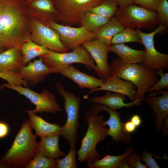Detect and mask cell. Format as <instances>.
<instances>
[{
    "label": "cell",
    "mask_w": 168,
    "mask_h": 168,
    "mask_svg": "<svg viewBox=\"0 0 168 168\" xmlns=\"http://www.w3.org/2000/svg\"><path fill=\"white\" fill-rule=\"evenodd\" d=\"M30 18L21 0H0V41L4 49H21L30 35Z\"/></svg>",
    "instance_id": "6da1fadb"
},
{
    "label": "cell",
    "mask_w": 168,
    "mask_h": 168,
    "mask_svg": "<svg viewBox=\"0 0 168 168\" xmlns=\"http://www.w3.org/2000/svg\"><path fill=\"white\" fill-rule=\"evenodd\" d=\"M95 104L90 107L85 115L84 120L88 123V127L77 152V160L80 162H86L87 167L100 159L96 146L105 140L108 129L103 124V115L98 114L104 110V105Z\"/></svg>",
    "instance_id": "7a4b0ae2"
},
{
    "label": "cell",
    "mask_w": 168,
    "mask_h": 168,
    "mask_svg": "<svg viewBox=\"0 0 168 168\" xmlns=\"http://www.w3.org/2000/svg\"><path fill=\"white\" fill-rule=\"evenodd\" d=\"M32 129L29 119L23 122L12 145L1 161L12 168H26L38 152L36 137L33 134Z\"/></svg>",
    "instance_id": "3957f363"
},
{
    "label": "cell",
    "mask_w": 168,
    "mask_h": 168,
    "mask_svg": "<svg viewBox=\"0 0 168 168\" xmlns=\"http://www.w3.org/2000/svg\"><path fill=\"white\" fill-rule=\"evenodd\" d=\"M110 66L111 75L129 81L137 88L133 101L143 98L148 89L159 79L156 71L142 63H126L118 57L113 60Z\"/></svg>",
    "instance_id": "277c9868"
},
{
    "label": "cell",
    "mask_w": 168,
    "mask_h": 168,
    "mask_svg": "<svg viewBox=\"0 0 168 168\" xmlns=\"http://www.w3.org/2000/svg\"><path fill=\"white\" fill-rule=\"evenodd\" d=\"M55 88L57 93L64 100L63 108L67 114L66 121L61 127L60 135L69 142L70 147H75L80 127L78 119L81 98L73 92L66 91L60 82L57 83Z\"/></svg>",
    "instance_id": "5b68a950"
},
{
    "label": "cell",
    "mask_w": 168,
    "mask_h": 168,
    "mask_svg": "<svg viewBox=\"0 0 168 168\" xmlns=\"http://www.w3.org/2000/svg\"><path fill=\"white\" fill-rule=\"evenodd\" d=\"M41 57L44 63L52 73H59L73 63L84 65L89 70H94L96 65L89 53L81 45L71 52L58 53L50 50Z\"/></svg>",
    "instance_id": "8992f818"
},
{
    "label": "cell",
    "mask_w": 168,
    "mask_h": 168,
    "mask_svg": "<svg viewBox=\"0 0 168 168\" xmlns=\"http://www.w3.org/2000/svg\"><path fill=\"white\" fill-rule=\"evenodd\" d=\"M115 17L124 28H144L153 30L159 24L156 11L151 10L133 3L119 7Z\"/></svg>",
    "instance_id": "52a82bcc"
},
{
    "label": "cell",
    "mask_w": 168,
    "mask_h": 168,
    "mask_svg": "<svg viewBox=\"0 0 168 168\" xmlns=\"http://www.w3.org/2000/svg\"><path fill=\"white\" fill-rule=\"evenodd\" d=\"M60 24L81 26L84 14L102 0H53Z\"/></svg>",
    "instance_id": "ba28073f"
},
{
    "label": "cell",
    "mask_w": 168,
    "mask_h": 168,
    "mask_svg": "<svg viewBox=\"0 0 168 168\" xmlns=\"http://www.w3.org/2000/svg\"><path fill=\"white\" fill-rule=\"evenodd\" d=\"M4 87L15 91L28 99L30 102L35 106V109L30 110L35 114L45 112L54 114L57 112L62 111L56 99L55 94L47 90L37 93L27 86L10 85L7 83L2 84L1 88Z\"/></svg>",
    "instance_id": "9c48e42d"
},
{
    "label": "cell",
    "mask_w": 168,
    "mask_h": 168,
    "mask_svg": "<svg viewBox=\"0 0 168 168\" xmlns=\"http://www.w3.org/2000/svg\"><path fill=\"white\" fill-rule=\"evenodd\" d=\"M29 30L31 39L36 44L56 52H68L60 40L59 34L52 28L30 18Z\"/></svg>",
    "instance_id": "30bf717a"
},
{
    "label": "cell",
    "mask_w": 168,
    "mask_h": 168,
    "mask_svg": "<svg viewBox=\"0 0 168 168\" xmlns=\"http://www.w3.org/2000/svg\"><path fill=\"white\" fill-rule=\"evenodd\" d=\"M167 27L160 25L154 30L149 33L143 32L138 28H136L145 48V54L142 63L147 68L158 71L168 68V54L161 53L155 49L154 37L157 33L164 31Z\"/></svg>",
    "instance_id": "8fae6325"
},
{
    "label": "cell",
    "mask_w": 168,
    "mask_h": 168,
    "mask_svg": "<svg viewBox=\"0 0 168 168\" xmlns=\"http://www.w3.org/2000/svg\"><path fill=\"white\" fill-rule=\"evenodd\" d=\"M47 26L59 34L60 40L68 51L72 50L87 41L95 40L94 33L83 26L75 27L49 21Z\"/></svg>",
    "instance_id": "7c38bea8"
},
{
    "label": "cell",
    "mask_w": 168,
    "mask_h": 168,
    "mask_svg": "<svg viewBox=\"0 0 168 168\" xmlns=\"http://www.w3.org/2000/svg\"><path fill=\"white\" fill-rule=\"evenodd\" d=\"M22 3L25 12L30 18L47 26L50 21L59 22L53 0H25Z\"/></svg>",
    "instance_id": "4fadbf2b"
},
{
    "label": "cell",
    "mask_w": 168,
    "mask_h": 168,
    "mask_svg": "<svg viewBox=\"0 0 168 168\" xmlns=\"http://www.w3.org/2000/svg\"><path fill=\"white\" fill-rule=\"evenodd\" d=\"M82 45L88 51L96 63L94 70L100 78L104 79L111 76V68L107 60L110 45L96 39L86 42Z\"/></svg>",
    "instance_id": "5bb4252c"
},
{
    "label": "cell",
    "mask_w": 168,
    "mask_h": 168,
    "mask_svg": "<svg viewBox=\"0 0 168 168\" xmlns=\"http://www.w3.org/2000/svg\"><path fill=\"white\" fill-rule=\"evenodd\" d=\"M18 72L27 85L31 86L43 81L48 74L52 73L41 57L30 62L25 66H21Z\"/></svg>",
    "instance_id": "9a60e30c"
},
{
    "label": "cell",
    "mask_w": 168,
    "mask_h": 168,
    "mask_svg": "<svg viewBox=\"0 0 168 168\" xmlns=\"http://www.w3.org/2000/svg\"><path fill=\"white\" fill-rule=\"evenodd\" d=\"M104 110L107 111L110 117L107 121H104L103 123L105 126L108 125L109 128L107 136L112 138V140L109 143L115 141L116 142H120L124 144L131 142L132 141L131 134L127 133L124 128V123L120 119V114L116 110L111 109L104 105Z\"/></svg>",
    "instance_id": "2e32d148"
},
{
    "label": "cell",
    "mask_w": 168,
    "mask_h": 168,
    "mask_svg": "<svg viewBox=\"0 0 168 168\" xmlns=\"http://www.w3.org/2000/svg\"><path fill=\"white\" fill-rule=\"evenodd\" d=\"M156 92L151 93L144 100L146 104L150 105L153 111L155 128L158 132L163 121L168 116V92L166 90L160 91L158 96H156Z\"/></svg>",
    "instance_id": "e0dca14e"
},
{
    "label": "cell",
    "mask_w": 168,
    "mask_h": 168,
    "mask_svg": "<svg viewBox=\"0 0 168 168\" xmlns=\"http://www.w3.org/2000/svg\"><path fill=\"white\" fill-rule=\"evenodd\" d=\"M102 86L90 90L88 94L99 91H106L120 93L127 96L133 101L136 92L135 86L131 82L123 80L116 76L111 75L103 79Z\"/></svg>",
    "instance_id": "ac0fdd59"
},
{
    "label": "cell",
    "mask_w": 168,
    "mask_h": 168,
    "mask_svg": "<svg viewBox=\"0 0 168 168\" xmlns=\"http://www.w3.org/2000/svg\"><path fill=\"white\" fill-rule=\"evenodd\" d=\"M59 73L71 79L80 88H85L90 90L101 86L103 80L98 79L80 71L72 65L62 71Z\"/></svg>",
    "instance_id": "d6986e66"
},
{
    "label": "cell",
    "mask_w": 168,
    "mask_h": 168,
    "mask_svg": "<svg viewBox=\"0 0 168 168\" xmlns=\"http://www.w3.org/2000/svg\"><path fill=\"white\" fill-rule=\"evenodd\" d=\"M147 96L129 103H125L124 101L126 100L125 95L115 92L112 94L110 91H107L105 96H95L89 99V101L90 102L103 105L111 109L116 110L123 107L129 108L135 105H140L142 103V101Z\"/></svg>",
    "instance_id": "ffe728a7"
},
{
    "label": "cell",
    "mask_w": 168,
    "mask_h": 168,
    "mask_svg": "<svg viewBox=\"0 0 168 168\" xmlns=\"http://www.w3.org/2000/svg\"><path fill=\"white\" fill-rule=\"evenodd\" d=\"M26 112L28 114L31 125L35 131V134L36 137L41 138L52 135H60L61 127L59 124L49 123L30 110Z\"/></svg>",
    "instance_id": "44dd1931"
},
{
    "label": "cell",
    "mask_w": 168,
    "mask_h": 168,
    "mask_svg": "<svg viewBox=\"0 0 168 168\" xmlns=\"http://www.w3.org/2000/svg\"><path fill=\"white\" fill-rule=\"evenodd\" d=\"M22 57L20 48H11L0 53V72H18L21 66Z\"/></svg>",
    "instance_id": "7402d4cb"
},
{
    "label": "cell",
    "mask_w": 168,
    "mask_h": 168,
    "mask_svg": "<svg viewBox=\"0 0 168 168\" xmlns=\"http://www.w3.org/2000/svg\"><path fill=\"white\" fill-rule=\"evenodd\" d=\"M109 50L116 54L123 62L131 64L142 63L145 54V50H135L123 44H111Z\"/></svg>",
    "instance_id": "603a6c76"
},
{
    "label": "cell",
    "mask_w": 168,
    "mask_h": 168,
    "mask_svg": "<svg viewBox=\"0 0 168 168\" xmlns=\"http://www.w3.org/2000/svg\"><path fill=\"white\" fill-rule=\"evenodd\" d=\"M60 135H54L41 138V140L38 142V152L48 157L55 159L64 156L65 152L60 149L59 144Z\"/></svg>",
    "instance_id": "cb8c5ba5"
},
{
    "label": "cell",
    "mask_w": 168,
    "mask_h": 168,
    "mask_svg": "<svg viewBox=\"0 0 168 168\" xmlns=\"http://www.w3.org/2000/svg\"><path fill=\"white\" fill-rule=\"evenodd\" d=\"M124 28L115 16H113L94 33L95 39L100 40L107 45H110L111 44L113 37Z\"/></svg>",
    "instance_id": "d4e9b609"
},
{
    "label": "cell",
    "mask_w": 168,
    "mask_h": 168,
    "mask_svg": "<svg viewBox=\"0 0 168 168\" xmlns=\"http://www.w3.org/2000/svg\"><path fill=\"white\" fill-rule=\"evenodd\" d=\"M20 49L22 57L21 65L23 66L26 65L32 59L45 54L50 50L34 42L30 35L22 44Z\"/></svg>",
    "instance_id": "484cf974"
},
{
    "label": "cell",
    "mask_w": 168,
    "mask_h": 168,
    "mask_svg": "<svg viewBox=\"0 0 168 168\" xmlns=\"http://www.w3.org/2000/svg\"><path fill=\"white\" fill-rule=\"evenodd\" d=\"M134 150L133 147L128 148L122 154L111 156L108 154L90 164L87 167L91 168H117L120 163L126 158Z\"/></svg>",
    "instance_id": "4316f807"
},
{
    "label": "cell",
    "mask_w": 168,
    "mask_h": 168,
    "mask_svg": "<svg viewBox=\"0 0 168 168\" xmlns=\"http://www.w3.org/2000/svg\"><path fill=\"white\" fill-rule=\"evenodd\" d=\"M111 18L95 14L88 11L83 17L81 26L84 27L90 32L94 33Z\"/></svg>",
    "instance_id": "83f0119b"
},
{
    "label": "cell",
    "mask_w": 168,
    "mask_h": 168,
    "mask_svg": "<svg viewBox=\"0 0 168 168\" xmlns=\"http://www.w3.org/2000/svg\"><path fill=\"white\" fill-rule=\"evenodd\" d=\"M118 6L116 0H102L89 11L93 13L111 18L115 15Z\"/></svg>",
    "instance_id": "f1b7e54d"
},
{
    "label": "cell",
    "mask_w": 168,
    "mask_h": 168,
    "mask_svg": "<svg viewBox=\"0 0 168 168\" xmlns=\"http://www.w3.org/2000/svg\"><path fill=\"white\" fill-rule=\"evenodd\" d=\"M130 42L141 43V41L136 29L124 28L113 37L111 44H123Z\"/></svg>",
    "instance_id": "f546056e"
},
{
    "label": "cell",
    "mask_w": 168,
    "mask_h": 168,
    "mask_svg": "<svg viewBox=\"0 0 168 168\" xmlns=\"http://www.w3.org/2000/svg\"><path fill=\"white\" fill-rule=\"evenodd\" d=\"M26 168H57L56 161L37 152Z\"/></svg>",
    "instance_id": "4dcf8cb0"
},
{
    "label": "cell",
    "mask_w": 168,
    "mask_h": 168,
    "mask_svg": "<svg viewBox=\"0 0 168 168\" xmlns=\"http://www.w3.org/2000/svg\"><path fill=\"white\" fill-rule=\"evenodd\" d=\"M76 153L75 147H70L69 152L63 158L56 159L57 168H77Z\"/></svg>",
    "instance_id": "1f68e13d"
},
{
    "label": "cell",
    "mask_w": 168,
    "mask_h": 168,
    "mask_svg": "<svg viewBox=\"0 0 168 168\" xmlns=\"http://www.w3.org/2000/svg\"><path fill=\"white\" fill-rule=\"evenodd\" d=\"M0 78L6 81L7 84L12 86H27L26 82L21 77L18 72L12 71L0 72Z\"/></svg>",
    "instance_id": "d6a6232c"
},
{
    "label": "cell",
    "mask_w": 168,
    "mask_h": 168,
    "mask_svg": "<svg viewBox=\"0 0 168 168\" xmlns=\"http://www.w3.org/2000/svg\"><path fill=\"white\" fill-rule=\"evenodd\" d=\"M159 24L166 27L168 26V2L167 0H160L157 7Z\"/></svg>",
    "instance_id": "836d02e7"
},
{
    "label": "cell",
    "mask_w": 168,
    "mask_h": 168,
    "mask_svg": "<svg viewBox=\"0 0 168 168\" xmlns=\"http://www.w3.org/2000/svg\"><path fill=\"white\" fill-rule=\"evenodd\" d=\"M162 69L157 71V75L160 77V79L148 90V93L154 91L158 92L162 89L168 87V73H164Z\"/></svg>",
    "instance_id": "e575fe53"
},
{
    "label": "cell",
    "mask_w": 168,
    "mask_h": 168,
    "mask_svg": "<svg viewBox=\"0 0 168 168\" xmlns=\"http://www.w3.org/2000/svg\"><path fill=\"white\" fill-rule=\"evenodd\" d=\"M126 160L130 168H148L146 164L142 162L140 154L133 151L126 158Z\"/></svg>",
    "instance_id": "d590c367"
},
{
    "label": "cell",
    "mask_w": 168,
    "mask_h": 168,
    "mask_svg": "<svg viewBox=\"0 0 168 168\" xmlns=\"http://www.w3.org/2000/svg\"><path fill=\"white\" fill-rule=\"evenodd\" d=\"M141 160L145 163L148 168H160V167L153 157V155L146 150L141 152Z\"/></svg>",
    "instance_id": "8d00e7d4"
},
{
    "label": "cell",
    "mask_w": 168,
    "mask_h": 168,
    "mask_svg": "<svg viewBox=\"0 0 168 168\" xmlns=\"http://www.w3.org/2000/svg\"><path fill=\"white\" fill-rule=\"evenodd\" d=\"M160 0H133V3L136 4L147 9L156 11Z\"/></svg>",
    "instance_id": "74e56055"
},
{
    "label": "cell",
    "mask_w": 168,
    "mask_h": 168,
    "mask_svg": "<svg viewBox=\"0 0 168 168\" xmlns=\"http://www.w3.org/2000/svg\"><path fill=\"white\" fill-rule=\"evenodd\" d=\"M9 131V128L7 124L5 122L0 121V138L7 136Z\"/></svg>",
    "instance_id": "f35d334b"
},
{
    "label": "cell",
    "mask_w": 168,
    "mask_h": 168,
    "mask_svg": "<svg viewBox=\"0 0 168 168\" xmlns=\"http://www.w3.org/2000/svg\"><path fill=\"white\" fill-rule=\"evenodd\" d=\"M124 128L127 133L131 134L136 130L137 127L129 120L124 123Z\"/></svg>",
    "instance_id": "ab89813d"
},
{
    "label": "cell",
    "mask_w": 168,
    "mask_h": 168,
    "mask_svg": "<svg viewBox=\"0 0 168 168\" xmlns=\"http://www.w3.org/2000/svg\"><path fill=\"white\" fill-rule=\"evenodd\" d=\"M160 130L162 132L163 135L165 136L168 134V116L165 118L163 121Z\"/></svg>",
    "instance_id": "60d3db41"
},
{
    "label": "cell",
    "mask_w": 168,
    "mask_h": 168,
    "mask_svg": "<svg viewBox=\"0 0 168 168\" xmlns=\"http://www.w3.org/2000/svg\"><path fill=\"white\" fill-rule=\"evenodd\" d=\"M132 123L137 128L142 124V120L139 115L135 114L131 117L130 120Z\"/></svg>",
    "instance_id": "b9f144b4"
},
{
    "label": "cell",
    "mask_w": 168,
    "mask_h": 168,
    "mask_svg": "<svg viewBox=\"0 0 168 168\" xmlns=\"http://www.w3.org/2000/svg\"><path fill=\"white\" fill-rule=\"evenodd\" d=\"M120 7H124L133 3V0H116Z\"/></svg>",
    "instance_id": "7bdbcfd3"
},
{
    "label": "cell",
    "mask_w": 168,
    "mask_h": 168,
    "mask_svg": "<svg viewBox=\"0 0 168 168\" xmlns=\"http://www.w3.org/2000/svg\"><path fill=\"white\" fill-rule=\"evenodd\" d=\"M117 168H130L126 158L123 160L119 164Z\"/></svg>",
    "instance_id": "ee69618b"
},
{
    "label": "cell",
    "mask_w": 168,
    "mask_h": 168,
    "mask_svg": "<svg viewBox=\"0 0 168 168\" xmlns=\"http://www.w3.org/2000/svg\"><path fill=\"white\" fill-rule=\"evenodd\" d=\"M12 167L8 164L1 161L0 162V168H12Z\"/></svg>",
    "instance_id": "f6af8a7d"
},
{
    "label": "cell",
    "mask_w": 168,
    "mask_h": 168,
    "mask_svg": "<svg viewBox=\"0 0 168 168\" xmlns=\"http://www.w3.org/2000/svg\"><path fill=\"white\" fill-rule=\"evenodd\" d=\"M4 48L0 41V53L4 51Z\"/></svg>",
    "instance_id": "bcb514c9"
},
{
    "label": "cell",
    "mask_w": 168,
    "mask_h": 168,
    "mask_svg": "<svg viewBox=\"0 0 168 168\" xmlns=\"http://www.w3.org/2000/svg\"><path fill=\"white\" fill-rule=\"evenodd\" d=\"M25 0H21V1L23 2V1H25Z\"/></svg>",
    "instance_id": "7dc6e473"
},
{
    "label": "cell",
    "mask_w": 168,
    "mask_h": 168,
    "mask_svg": "<svg viewBox=\"0 0 168 168\" xmlns=\"http://www.w3.org/2000/svg\"></svg>",
    "instance_id": "c3c4849f"
}]
</instances>
